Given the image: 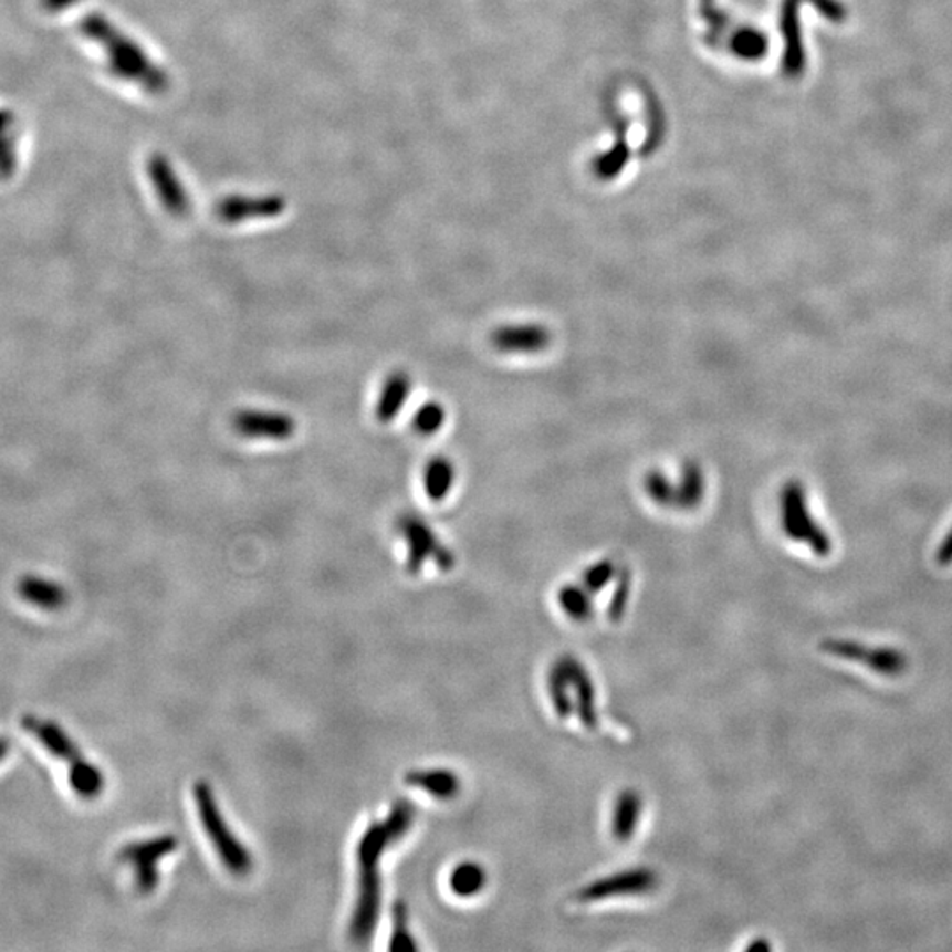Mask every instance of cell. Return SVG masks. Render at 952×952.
<instances>
[{"instance_id":"1","label":"cell","mask_w":952,"mask_h":952,"mask_svg":"<svg viewBox=\"0 0 952 952\" xmlns=\"http://www.w3.org/2000/svg\"><path fill=\"white\" fill-rule=\"evenodd\" d=\"M415 818L417 808L409 801L399 799L391 806L388 817L370 824L358 841V895L349 924V940L355 945L369 944L378 928L381 912L379 862L383 854L411 829Z\"/></svg>"},{"instance_id":"2","label":"cell","mask_w":952,"mask_h":952,"mask_svg":"<svg viewBox=\"0 0 952 952\" xmlns=\"http://www.w3.org/2000/svg\"><path fill=\"white\" fill-rule=\"evenodd\" d=\"M83 38L100 44L106 55L109 73L124 82L135 83L150 94H163L170 82L144 49L129 35L118 31L108 18L97 13L85 14L79 23Z\"/></svg>"},{"instance_id":"3","label":"cell","mask_w":952,"mask_h":952,"mask_svg":"<svg viewBox=\"0 0 952 952\" xmlns=\"http://www.w3.org/2000/svg\"><path fill=\"white\" fill-rule=\"evenodd\" d=\"M192 792H195V803L196 808H198V815H200L201 826H203L205 833H207L210 841H212L222 865L227 866V870L230 873L237 875V877H244V875L251 873V870H253V857H251L248 848L240 844L239 838L228 827L227 820L222 817L218 801L213 796L212 787H210L209 783L200 780V782H196L195 791Z\"/></svg>"},{"instance_id":"4","label":"cell","mask_w":952,"mask_h":952,"mask_svg":"<svg viewBox=\"0 0 952 952\" xmlns=\"http://www.w3.org/2000/svg\"><path fill=\"white\" fill-rule=\"evenodd\" d=\"M780 524L788 540L806 547L818 557L833 553V540L808 509L806 489L799 480H788L780 491Z\"/></svg>"},{"instance_id":"5","label":"cell","mask_w":952,"mask_h":952,"mask_svg":"<svg viewBox=\"0 0 952 952\" xmlns=\"http://www.w3.org/2000/svg\"><path fill=\"white\" fill-rule=\"evenodd\" d=\"M397 531L408 544V562L406 568L409 574L418 575L426 562L432 559L440 571H452L456 566V556L447 545L441 544L432 527L417 513H405L397 519Z\"/></svg>"},{"instance_id":"6","label":"cell","mask_w":952,"mask_h":952,"mask_svg":"<svg viewBox=\"0 0 952 952\" xmlns=\"http://www.w3.org/2000/svg\"><path fill=\"white\" fill-rule=\"evenodd\" d=\"M823 651L829 652L833 657L844 658L848 661H857L861 666L868 667L877 674L886 676V678H898L903 676L909 669V658L903 651L896 648H870L857 640L845 639H827L820 644Z\"/></svg>"},{"instance_id":"7","label":"cell","mask_w":952,"mask_h":952,"mask_svg":"<svg viewBox=\"0 0 952 952\" xmlns=\"http://www.w3.org/2000/svg\"><path fill=\"white\" fill-rule=\"evenodd\" d=\"M177 847H179V839L175 836H157V838L126 845L118 852V861L130 866L135 875L136 891L148 895L159 883L157 862L161 861L163 857L170 856Z\"/></svg>"},{"instance_id":"8","label":"cell","mask_w":952,"mask_h":952,"mask_svg":"<svg viewBox=\"0 0 952 952\" xmlns=\"http://www.w3.org/2000/svg\"><path fill=\"white\" fill-rule=\"evenodd\" d=\"M657 886L658 873L644 866V868L618 871L604 879L593 880L577 892V900L592 903V901L609 900L616 896L644 895L652 891Z\"/></svg>"},{"instance_id":"9","label":"cell","mask_w":952,"mask_h":952,"mask_svg":"<svg viewBox=\"0 0 952 952\" xmlns=\"http://www.w3.org/2000/svg\"><path fill=\"white\" fill-rule=\"evenodd\" d=\"M237 435L248 440H290L296 431L295 418L281 411L242 409L233 417Z\"/></svg>"},{"instance_id":"10","label":"cell","mask_w":952,"mask_h":952,"mask_svg":"<svg viewBox=\"0 0 952 952\" xmlns=\"http://www.w3.org/2000/svg\"><path fill=\"white\" fill-rule=\"evenodd\" d=\"M553 343V334L542 323H510L491 334L494 349L506 355H536Z\"/></svg>"},{"instance_id":"11","label":"cell","mask_w":952,"mask_h":952,"mask_svg":"<svg viewBox=\"0 0 952 952\" xmlns=\"http://www.w3.org/2000/svg\"><path fill=\"white\" fill-rule=\"evenodd\" d=\"M22 729L43 746L44 752L50 753L57 761L73 764L83 757L79 744L74 743L73 737L65 732L64 726L49 720V718L25 714L22 718Z\"/></svg>"},{"instance_id":"12","label":"cell","mask_w":952,"mask_h":952,"mask_svg":"<svg viewBox=\"0 0 952 952\" xmlns=\"http://www.w3.org/2000/svg\"><path fill=\"white\" fill-rule=\"evenodd\" d=\"M286 209L281 196H230L216 207V216L228 224L251 219L278 218Z\"/></svg>"},{"instance_id":"13","label":"cell","mask_w":952,"mask_h":952,"mask_svg":"<svg viewBox=\"0 0 952 952\" xmlns=\"http://www.w3.org/2000/svg\"><path fill=\"white\" fill-rule=\"evenodd\" d=\"M147 170L150 180H153L154 189H156L157 198L161 201L166 212H170L175 218L188 216L191 201H189L188 192L180 184L179 177L175 175L168 159L156 154L148 159Z\"/></svg>"},{"instance_id":"14","label":"cell","mask_w":952,"mask_h":952,"mask_svg":"<svg viewBox=\"0 0 952 952\" xmlns=\"http://www.w3.org/2000/svg\"><path fill=\"white\" fill-rule=\"evenodd\" d=\"M563 667L571 681L572 693H574L575 714L587 731H595L598 726V711H596V692L592 676L587 672L583 661L574 655H563Z\"/></svg>"},{"instance_id":"15","label":"cell","mask_w":952,"mask_h":952,"mask_svg":"<svg viewBox=\"0 0 952 952\" xmlns=\"http://www.w3.org/2000/svg\"><path fill=\"white\" fill-rule=\"evenodd\" d=\"M803 0H783L782 2V34L785 40L783 53V73L788 79H797L806 67V53L801 38L799 11Z\"/></svg>"},{"instance_id":"16","label":"cell","mask_w":952,"mask_h":952,"mask_svg":"<svg viewBox=\"0 0 952 952\" xmlns=\"http://www.w3.org/2000/svg\"><path fill=\"white\" fill-rule=\"evenodd\" d=\"M644 799L635 788H625L619 792L614 803L613 818H610V833L619 844H628L634 838L635 830L639 826L642 815Z\"/></svg>"},{"instance_id":"17","label":"cell","mask_w":952,"mask_h":952,"mask_svg":"<svg viewBox=\"0 0 952 952\" xmlns=\"http://www.w3.org/2000/svg\"><path fill=\"white\" fill-rule=\"evenodd\" d=\"M18 595L22 600L41 610H59L67 604V592L50 578L29 575L18 583Z\"/></svg>"},{"instance_id":"18","label":"cell","mask_w":952,"mask_h":952,"mask_svg":"<svg viewBox=\"0 0 952 952\" xmlns=\"http://www.w3.org/2000/svg\"><path fill=\"white\" fill-rule=\"evenodd\" d=\"M409 787L431 794L440 801H452L461 794V778L448 770H415L406 774Z\"/></svg>"},{"instance_id":"19","label":"cell","mask_w":952,"mask_h":952,"mask_svg":"<svg viewBox=\"0 0 952 952\" xmlns=\"http://www.w3.org/2000/svg\"><path fill=\"white\" fill-rule=\"evenodd\" d=\"M411 394V378L405 370L391 373L383 383L378 405H376V418L381 423H390L396 420L400 409L405 408L406 400Z\"/></svg>"},{"instance_id":"20","label":"cell","mask_w":952,"mask_h":952,"mask_svg":"<svg viewBox=\"0 0 952 952\" xmlns=\"http://www.w3.org/2000/svg\"><path fill=\"white\" fill-rule=\"evenodd\" d=\"M67 780H70V787L73 788L74 794L82 799H96L97 796H101V792L105 791V774L96 764H92L85 757L70 764Z\"/></svg>"},{"instance_id":"21","label":"cell","mask_w":952,"mask_h":952,"mask_svg":"<svg viewBox=\"0 0 952 952\" xmlns=\"http://www.w3.org/2000/svg\"><path fill=\"white\" fill-rule=\"evenodd\" d=\"M456 482V465L447 457H435L423 470V489L429 500L440 503L452 491Z\"/></svg>"},{"instance_id":"22","label":"cell","mask_w":952,"mask_h":952,"mask_svg":"<svg viewBox=\"0 0 952 952\" xmlns=\"http://www.w3.org/2000/svg\"><path fill=\"white\" fill-rule=\"evenodd\" d=\"M676 485H678V506L676 509L695 510L704 500L705 474L697 462H684Z\"/></svg>"},{"instance_id":"23","label":"cell","mask_w":952,"mask_h":952,"mask_svg":"<svg viewBox=\"0 0 952 952\" xmlns=\"http://www.w3.org/2000/svg\"><path fill=\"white\" fill-rule=\"evenodd\" d=\"M548 697L553 702L554 713L559 720H566L575 713L574 697H572L571 681L566 676L562 660L557 658L547 676Z\"/></svg>"},{"instance_id":"24","label":"cell","mask_w":952,"mask_h":952,"mask_svg":"<svg viewBox=\"0 0 952 952\" xmlns=\"http://www.w3.org/2000/svg\"><path fill=\"white\" fill-rule=\"evenodd\" d=\"M557 604L572 621L586 623L595 616L593 595L583 584H565L557 592Z\"/></svg>"},{"instance_id":"25","label":"cell","mask_w":952,"mask_h":952,"mask_svg":"<svg viewBox=\"0 0 952 952\" xmlns=\"http://www.w3.org/2000/svg\"><path fill=\"white\" fill-rule=\"evenodd\" d=\"M488 883V871L480 862L464 861L457 865L450 873V889L459 898L479 895Z\"/></svg>"},{"instance_id":"26","label":"cell","mask_w":952,"mask_h":952,"mask_svg":"<svg viewBox=\"0 0 952 952\" xmlns=\"http://www.w3.org/2000/svg\"><path fill=\"white\" fill-rule=\"evenodd\" d=\"M644 489L652 503L663 509L678 506V485L663 471L651 470L644 477Z\"/></svg>"},{"instance_id":"27","label":"cell","mask_w":952,"mask_h":952,"mask_svg":"<svg viewBox=\"0 0 952 952\" xmlns=\"http://www.w3.org/2000/svg\"><path fill=\"white\" fill-rule=\"evenodd\" d=\"M391 921H394V933H391L390 949L391 952H415L418 951V944L414 940V935L409 933V916L406 909L405 901H397L391 909Z\"/></svg>"},{"instance_id":"28","label":"cell","mask_w":952,"mask_h":952,"mask_svg":"<svg viewBox=\"0 0 952 952\" xmlns=\"http://www.w3.org/2000/svg\"><path fill=\"white\" fill-rule=\"evenodd\" d=\"M447 422V409L438 400H429L415 414L414 431L420 436H435Z\"/></svg>"},{"instance_id":"29","label":"cell","mask_w":952,"mask_h":952,"mask_svg":"<svg viewBox=\"0 0 952 952\" xmlns=\"http://www.w3.org/2000/svg\"><path fill=\"white\" fill-rule=\"evenodd\" d=\"M631 595V572L628 568L618 571V575L614 578V592L609 601L610 621L619 623L627 614L628 604H630Z\"/></svg>"},{"instance_id":"30","label":"cell","mask_w":952,"mask_h":952,"mask_svg":"<svg viewBox=\"0 0 952 952\" xmlns=\"http://www.w3.org/2000/svg\"><path fill=\"white\" fill-rule=\"evenodd\" d=\"M618 571L619 568L614 565V562H610V559H601V562H596L593 563L592 566H587L586 571L583 572V577H580V584H583L592 595H596V593H600L601 589L609 586L610 583H614V578L618 575Z\"/></svg>"},{"instance_id":"31","label":"cell","mask_w":952,"mask_h":952,"mask_svg":"<svg viewBox=\"0 0 952 952\" xmlns=\"http://www.w3.org/2000/svg\"><path fill=\"white\" fill-rule=\"evenodd\" d=\"M732 50L740 57L757 61V59L764 57L765 52H767V40L762 32L755 31V29H743L734 35Z\"/></svg>"},{"instance_id":"32","label":"cell","mask_w":952,"mask_h":952,"mask_svg":"<svg viewBox=\"0 0 952 952\" xmlns=\"http://www.w3.org/2000/svg\"><path fill=\"white\" fill-rule=\"evenodd\" d=\"M17 144L11 130L0 135V179H9L17 171Z\"/></svg>"},{"instance_id":"33","label":"cell","mask_w":952,"mask_h":952,"mask_svg":"<svg viewBox=\"0 0 952 952\" xmlns=\"http://www.w3.org/2000/svg\"><path fill=\"white\" fill-rule=\"evenodd\" d=\"M817 9L818 13L826 17L829 22L844 23L847 20L848 11L841 0H808Z\"/></svg>"},{"instance_id":"34","label":"cell","mask_w":952,"mask_h":952,"mask_svg":"<svg viewBox=\"0 0 952 952\" xmlns=\"http://www.w3.org/2000/svg\"><path fill=\"white\" fill-rule=\"evenodd\" d=\"M937 563L940 566L952 565V527L948 531V535L940 542L935 553Z\"/></svg>"},{"instance_id":"35","label":"cell","mask_w":952,"mask_h":952,"mask_svg":"<svg viewBox=\"0 0 952 952\" xmlns=\"http://www.w3.org/2000/svg\"><path fill=\"white\" fill-rule=\"evenodd\" d=\"M76 2H80V0H41V6L49 13H61V11H65V9H70L71 6L76 4Z\"/></svg>"},{"instance_id":"36","label":"cell","mask_w":952,"mask_h":952,"mask_svg":"<svg viewBox=\"0 0 952 952\" xmlns=\"http://www.w3.org/2000/svg\"><path fill=\"white\" fill-rule=\"evenodd\" d=\"M14 115L11 109L0 108V135L13 129Z\"/></svg>"},{"instance_id":"37","label":"cell","mask_w":952,"mask_h":952,"mask_svg":"<svg viewBox=\"0 0 952 952\" xmlns=\"http://www.w3.org/2000/svg\"><path fill=\"white\" fill-rule=\"evenodd\" d=\"M771 949H773V948H771L770 942H767V940H765V939L753 940L752 944L746 945V951H749V952H752V951L767 952V951H771Z\"/></svg>"},{"instance_id":"38","label":"cell","mask_w":952,"mask_h":952,"mask_svg":"<svg viewBox=\"0 0 952 952\" xmlns=\"http://www.w3.org/2000/svg\"><path fill=\"white\" fill-rule=\"evenodd\" d=\"M11 749H13L11 741H9L8 737H4V735H0V762H4L6 759L9 757Z\"/></svg>"}]
</instances>
